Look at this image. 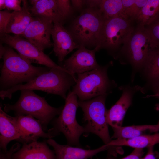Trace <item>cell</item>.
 Instances as JSON below:
<instances>
[{"mask_svg":"<svg viewBox=\"0 0 159 159\" xmlns=\"http://www.w3.org/2000/svg\"><path fill=\"white\" fill-rule=\"evenodd\" d=\"M77 81L73 75L62 67L53 68L37 77L25 84L14 86L5 90H0V97L2 100L11 98L13 93L19 90H37L48 93L59 95L65 99L66 93Z\"/></svg>","mask_w":159,"mask_h":159,"instance_id":"cell-1","label":"cell"},{"mask_svg":"<svg viewBox=\"0 0 159 159\" xmlns=\"http://www.w3.org/2000/svg\"><path fill=\"white\" fill-rule=\"evenodd\" d=\"M0 77L1 90L29 82L50 68L36 67L23 59L12 49L5 47Z\"/></svg>","mask_w":159,"mask_h":159,"instance_id":"cell-2","label":"cell"},{"mask_svg":"<svg viewBox=\"0 0 159 159\" xmlns=\"http://www.w3.org/2000/svg\"><path fill=\"white\" fill-rule=\"evenodd\" d=\"M18 101L15 104L4 105L6 112H14L15 116L30 115L39 120L44 130H48L47 126L57 115H59L63 109L53 107L47 103L44 97L36 94L33 90H22Z\"/></svg>","mask_w":159,"mask_h":159,"instance_id":"cell-3","label":"cell"},{"mask_svg":"<svg viewBox=\"0 0 159 159\" xmlns=\"http://www.w3.org/2000/svg\"><path fill=\"white\" fill-rule=\"evenodd\" d=\"M153 48L145 27L137 25L133 32L114 58L122 64L132 66L131 80L138 72L143 70Z\"/></svg>","mask_w":159,"mask_h":159,"instance_id":"cell-4","label":"cell"},{"mask_svg":"<svg viewBox=\"0 0 159 159\" xmlns=\"http://www.w3.org/2000/svg\"><path fill=\"white\" fill-rule=\"evenodd\" d=\"M105 21L98 7H86L72 21L68 30L79 47H97Z\"/></svg>","mask_w":159,"mask_h":159,"instance_id":"cell-5","label":"cell"},{"mask_svg":"<svg viewBox=\"0 0 159 159\" xmlns=\"http://www.w3.org/2000/svg\"><path fill=\"white\" fill-rule=\"evenodd\" d=\"M110 62L90 71L77 74L72 91L79 100L85 101L103 95H108L117 86L115 82L109 79L107 74Z\"/></svg>","mask_w":159,"mask_h":159,"instance_id":"cell-6","label":"cell"},{"mask_svg":"<svg viewBox=\"0 0 159 159\" xmlns=\"http://www.w3.org/2000/svg\"><path fill=\"white\" fill-rule=\"evenodd\" d=\"M135 23L122 16L105 20L95 48L96 52L104 49L114 58L134 31Z\"/></svg>","mask_w":159,"mask_h":159,"instance_id":"cell-7","label":"cell"},{"mask_svg":"<svg viewBox=\"0 0 159 159\" xmlns=\"http://www.w3.org/2000/svg\"><path fill=\"white\" fill-rule=\"evenodd\" d=\"M107 95H103L92 99L81 101L78 100L79 106L83 112V120L85 123L83 135L90 133L99 137L105 144L111 140L109 135L108 125L107 121V110L105 102Z\"/></svg>","mask_w":159,"mask_h":159,"instance_id":"cell-8","label":"cell"},{"mask_svg":"<svg viewBox=\"0 0 159 159\" xmlns=\"http://www.w3.org/2000/svg\"><path fill=\"white\" fill-rule=\"evenodd\" d=\"M77 97L72 91H69L65 101V104L58 118L54 120L52 128L56 134L62 133L67 141V145L80 147V138L85 133L83 126L77 121L76 113L79 107Z\"/></svg>","mask_w":159,"mask_h":159,"instance_id":"cell-9","label":"cell"},{"mask_svg":"<svg viewBox=\"0 0 159 159\" xmlns=\"http://www.w3.org/2000/svg\"><path fill=\"white\" fill-rule=\"evenodd\" d=\"M0 39L2 42L15 49L23 59L31 64L44 65L49 68L62 67L56 64L43 51L21 36H12L5 33L0 34Z\"/></svg>","mask_w":159,"mask_h":159,"instance_id":"cell-10","label":"cell"},{"mask_svg":"<svg viewBox=\"0 0 159 159\" xmlns=\"http://www.w3.org/2000/svg\"><path fill=\"white\" fill-rule=\"evenodd\" d=\"M53 22L38 16H33L32 20L21 36L25 38L40 50L53 46L50 40Z\"/></svg>","mask_w":159,"mask_h":159,"instance_id":"cell-11","label":"cell"},{"mask_svg":"<svg viewBox=\"0 0 159 159\" xmlns=\"http://www.w3.org/2000/svg\"><path fill=\"white\" fill-rule=\"evenodd\" d=\"M122 92L121 97L111 108L107 110L106 119L109 125L112 128L122 126L123 120L128 109L131 105L135 93L142 91L139 86L127 85L119 87Z\"/></svg>","mask_w":159,"mask_h":159,"instance_id":"cell-12","label":"cell"},{"mask_svg":"<svg viewBox=\"0 0 159 159\" xmlns=\"http://www.w3.org/2000/svg\"><path fill=\"white\" fill-rule=\"evenodd\" d=\"M95 49L81 46L64 61L62 66L71 74L75 75L91 71L99 67L95 57Z\"/></svg>","mask_w":159,"mask_h":159,"instance_id":"cell-13","label":"cell"},{"mask_svg":"<svg viewBox=\"0 0 159 159\" xmlns=\"http://www.w3.org/2000/svg\"><path fill=\"white\" fill-rule=\"evenodd\" d=\"M0 147L3 151L7 150L9 142L15 140L23 144L30 143L23 134L17 124L16 117L8 115L0 107Z\"/></svg>","mask_w":159,"mask_h":159,"instance_id":"cell-14","label":"cell"},{"mask_svg":"<svg viewBox=\"0 0 159 159\" xmlns=\"http://www.w3.org/2000/svg\"><path fill=\"white\" fill-rule=\"evenodd\" d=\"M51 36L53 40V51L59 62L65 57L80 47L68 31L59 23H53Z\"/></svg>","mask_w":159,"mask_h":159,"instance_id":"cell-15","label":"cell"},{"mask_svg":"<svg viewBox=\"0 0 159 159\" xmlns=\"http://www.w3.org/2000/svg\"><path fill=\"white\" fill-rule=\"evenodd\" d=\"M47 142L53 148L55 159H88L110 148L107 145L105 144L96 149H85L80 147L61 145L51 138L48 139Z\"/></svg>","mask_w":159,"mask_h":159,"instance_id":"cell-16","label":"cell"},{"mask_svg":"<svg viewBox=\"0 0 159 159\" xmlns=\"http://www.w3.org/2000/svg\"><path fill=\"white\" fill-rule=\"evenodd\" d=\"M15 117L21 131L30 142L37 141L39 137L50 139L56 136L52 128L45 132L40 121L31 115Z\"/></svg>","mask_w":159,"mask_h":159,"instance_id":"cell-17","label":"cell"},{"mask_svg":"<svg viewBox=\"0 0 159 159\" xmlns=\"http://www.w3.org/2000/svg\"><path fill=\"white\" fill-rule=\"evenodd\" d=\"M11 159H55V155L46 142L37 140L23 144L21 148L13 154Z\"/></svg>","mask_w":159,"mask_h":159,"instance_id":"cell-18","label":"cell"},{"mask_svg":"<svg viewBox=\"0 0 159 159\" xmlns=\"http://www.w3.org/2000/svg\"><path fill=\"white\" fill-rule=\"evenodd\" d=\"M29 10L33 16H38L63 24L66 19L57 5V0H32Z\"/></svg>","mask_w":159,"mask_h":159,"instance_id":"cell-19","label":"cell"},{"mask_svg":"<svg viewBox=\"0 0 159 159\" xmlns=\"http://www.w3.org/2000/svg\"><path fill=\"white\" fill-rule=\"evenodd\" d=\"M22 9L11 13L5 33L21 35L31 22L33 16L29 10L27 2L22 0Z\"/></svg>","mask_w":159,"mask_h":159,"instance_id":"cell-20","label":"cell"},{"mask_svg":"<svg viewBox=\"0 0 159 159\" xmlns=\"http://www.w3.org/2000/svg\"><path fill=\"white\" fill-rule=\"evenodd\" d=\"M114 133L111 138L128 139L159 132V122L156 125L121 126L112 128Z\"/></svg>","mask_w":159,"mask_h":159,"instance_id":"cell-21","label":"cell"},{"mask_svg":"<svg viewBox=\"0 0 159 159\" xmlns=\"http://www.w3.org/2000/svg\"><path fill=\"white\" fill-rule=\"evenodd\" d=\"M159 143V132L128 139H117L112 140L107 145L110 147L127 146L134 149H143Z\"/></svg>","mask_w":159,"mask_h":159,"instance_id":"cell-22","label":"cell"},{"mask_svg":"<svg viewBox=\"0 0 159 159\" xmlns=\"http://www.w3.org/2000/svg\"><path fill=\"white\" fill-rule=\"evenodd\" d=\"M142 71L151 89L159 87V48L151 51Z\"/></svg>","mask_w":159,"mask_h":159,"instance_id":"cell-23","label":"cell"},{"mask_svg":"<svg viewBox=\"0 0 159 159\" xmlns=\"http://www.w3.org/2000/svg\"><path fill=\"white\" fill-rule=\"evenodd\" d=\"M159 16V0H147L135 22L137 25L146 27Z\"/></svg>","mask_w":159,"mask_h":159,"instance_id":"cell-24","label":"cell"},{"mask_svg":"<svg viewBox=\"0 0 159 159\" xmlns=\"http://www.w3.org/2000/svg\"><path fill=\"white\" fill-rule=\"evenodd\" d=\"M98 8L105 20L118 16H124L122 0H100Z\"/></svg>","mask_w":159,"mask_h":159,"instance_id":"cell-25","label":"cell"},{"mask_svg":"<svg viewBox=\"0 0 159 159\" xmlns=\"http://www.w3.org/2000/svg\"><path fill=\"white\" fill-rule=\"evenodd\" d=\"M122 0L124 16L134 21L141 9L147 1V0Z\"/></svg>","mask_w":159,"mask_h":159,"instance_id":"cell-26","label":"cell"},{"mask_svg":"<svg viewBox=\"0 0 159 159\" xmlns=\"http://www.w3.org/2000/svg\"><path fill=\"white\" fill-rule=\"evenodd\" d=\"M145 27L153 48H159V16L150 24Z\"/></svg>","mask_w":159,"mask_h":159,"instance_id":"cell-27","label":"cell"},{"mask_svg":"<svg viewBox=\"0 0 159 159\" xmlns=\"http://www.w3.org/2000/svg\"><path fill=\"white\" fill-rule=\"evenodd\" d=\"M57 2L60 10L66 20L72 13L73 8L70 0H57Z\"/></svg>","mask_w":159,"mask_h":159,"instance_id":"cell-28","label":"cell"},{"mask_svg":"<svg viewBox=\"0 0 159 159\" xmlns=\"http://www.w3.org/2000/svg\"><path fill=\"white\" fill-rule=\"evenodd\" d=\"M11 13L6 11H0V34L5 33L6 27Z\"/></svg>","mask_w":159,"mask_h":159,"instance_id":"cell-29","label":"cell"},{"mask_svg":"<svg viewBox=\"0 0 159 159\" xmlns=\"http://www.w3.org/2000/svg\"><path fill=\"white\" fill-rule=\"evenodd\" d=\"M20 144L17 143L14 144L9 150L3 151L0 150V159H11L13 154L20 149Z\"/></svg>","mask_w":159,"mask_h":159,"instance_id":"cell-30","label":"cell"},{"mask_svg":"<svg viewBox=\"0 0 159 159\" xmlns=\"http://www.w3.org/2000/svg\"><path fill=\"white\" fill-rule=\"evenodd\" d=\"M22 1V0H5L6 8L14 11H20L22 9L21 6Z\"/></svg>","mask_w":159,"mask_h":159,"instance_id":"cell-31","label":"cell"},{"mask_svg":"<svg viewBox=\"0 0 159 159\" xmlns=\"http://www.w3.org/2000/svg\"><path fill=\"white\" fill-rule=\"evenodd\" d=\"M144 153L143 149L135 148L128 155L119 159H141ZM107 159H114L109 158Z\"/></svg>","mask_w":159,"mask_h":159,"instance_id":"cell-32","label":"cell"},{"mask_svg":"<svg viewBox=\"0 0 159 159\" xmlns=\"http://www.w3.org/2000/svg\"><path fill=\"white\" fill-rule=\"evenodd\" d=\"M141 159H159V155L154 151V146H152L148 148L147 154Z\"/></svg>","mask_w":159,"mask_h":159,"instance_id":"cell-33","label":"cell"},{"mask_svg":"<svg viewBox=\"0 0 159 159\" xmlns=\"http://www.w3.org/2000/svg\"><path fill=\"white\" fill-rule=\"evenodd\" d=\"M73 8L79 11H82L86 6V0H70Z\"/></svg>","mask_w":159,"mask_h":159,"instance_id":"cell-34","label":"cell"},{"mask_svg":"<svg viewBox=\"0 0 159 159\" xmlns=\"http://www.w3.org/2000/svg\"><path fill=\"white\" fill-rule=\"evenodd\" d=\"M153 94L149 96V97H153L157 98L159 100V87L152 89ZM156 109L159 111V103L156 105Z\"/></svg>","mask_w":159,"mask_h":159,"instance_id":"cell-35","label":"cell"},{"mask_svg":"<svg viewBox=\"0 0 159 159\" xmlns=\"http://www.w3.org/2000/svg\"><path fill=\"white\" fill-rule=\"evenodd\" d=\"M6 8L5 0H0V9L1 10Z\"/></svg>","mask_w":159,"mask_h":159,"instance_id":"cell-36","label":"cell"},{"mask_svg":"<svg viewBox=\"0 0 159 159\" xmlns=\"http://www.w3.org/2000/svg\"></svg>","mask_w":159,"mask_h":159,"instance_id":"cell-37","label":"cell"}]
</instances>
